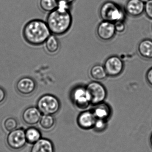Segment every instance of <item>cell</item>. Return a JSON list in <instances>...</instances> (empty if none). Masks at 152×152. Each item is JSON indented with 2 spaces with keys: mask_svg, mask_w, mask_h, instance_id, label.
<instances>
[{
  "mask_svg": "<svg viewBox=\"0 0 152 152\" xmlns=\"http://www.w3.org/2000/svg\"><path fill=\"white\" fill-rule=\"evenodd\" d=\"M96 119L92 110H84L78 116L77 123L80 128L88 130L93 129Z\"/></svg>",
  "mask_w": 152,
  "mask_h": 152,
  "instance_id": "obj_12",
  "label": "cell"
},
{
  "mask_svg": "<svg viewBox=\"0 0 152 152\" xmlns=\"http://www.w3.org/2000/svg\"><path fill=\"white\" fill-rule=\"evenodd\" d=\"M46 22L51 34L55 36L65 34L70 29L72 24L70 11L57 8L48 13Z\"/></svg>",
  "mask_w": 152,
  "mask_h": 152,
  "instance_id": "obj_2",
  "label": "cell"
},
{
  "mask_svg": "<svg viewBox=\"0 0 152 152\" xmlns=\"http://www.w3.org/2000/svg\"><path fill=\"white\" fill-rule=\"evenodd\" d=\"M6 142L8 147L12 150L19 151L23 149L27 143L25 129L20 128L9 132Z\"/></svg>",
  "mask_w": 152,
  "mask_h": 152,
  "instance_id": "obj_6",
  "label": "cell"
},
{
  "mask_svg": "<svg viewBox=\"0 0 152 152\" xmlns=\"http://www.w3.org/2000/svg\"><path fill=\"white\" fill-rule=\"evenodd\" d=\"M114 23L102 20L99 23L96 28V34L101 40L104 41H110L116 34Z\"/></svg>",
  "mask_w": 152,
  "mask_h": 152,
  "instance_id": "obj_10",
  "label": "cell"
},
{
  "mask_svg": "<svg viewBox=\"0 0 152 152\" xmlns=\"http://www.w3.org/2000/svg\"><path fill=\"white\" fill-rule=\"evenodd\" d=\"M124 9L129 16L139 17L144 12L145 3L140 0H128Z\"/></svg>",
  "mask_w": 152,
  "mask_h": 152,
  "instance_id": "obj_13",
  "label": "cell"
},
{
  "mask_svg": "<svg viewBox=\"0 0 152 152\" xmlns=\"http://www.w3.org/2000/svg\"><path fill=\"white\" fill-rule=\"evenodd\" d=\"M94 106L92 111L96 119L108 120L111 116V108L108 104L103 102Z\"/></svg>",
  "mask_w": 152,
  "mask_h": 152,
  "instance_id": "obj_15",
  "label": "cell"
},
{
  "mask_svg": "<svg viewBox=\"0 0 152 152\" xmlns=\"http://www.w3.org/2000/svg\"><path fill=\"white\" fill-rule=\"evenodd\" d=\"M104 67L108 76L116 77L123 72L124 65L122 60L117 56L109 57L105 60Z\"/></svg>",
  "mask_w": 152,
  "mask_h": 152,
  "instance_id": "obj_8",
  "label": "cell"
},
{
  "mask_svg": "<svg viewBox=\"0 0 152 152\" xmlns=\"http://www.w3.org/2000/svg\"><path fill=\"white\" fill-rule=\"evenodd\" d=\"M144 12L147 18L152 20V0L145 3Z\"/></svg>",
  "mask_w": 152,
  "mask_h": 152,
  "instance_id": "obj_24",
  "label": "cell"
},
{
  "mask_svg": "<svg viewBox=\"0 0 152 152\" xmlns=\"http://www.w3.org/2000/svg\"><path fill=\"white\" fill-rule=\"evenodd\" d=\"M150 142L151 146L152 148V134H151V136H150Z\"/></svg>",
  "mask_w": 152,
  "mask_h": 152,
  "instance_id": "obj_29",
  "label": "cell"
},
{
  "mask_svg": "<svg viewBox=\"0 0 152 152\" xmlns=\"http://www.w3.org/2000/svg\"><path fill=\"white\" fill-rule=\"evenodd\" d=\"M22 34L24 39L29 44L39 46L45 43L51 34L46 21L35 19L29 20L25 25Z\"/></svg>",
  "mask_w": 152,
  "mask_h": 152,
  "instance_id": "obj_1",
  "label": "cell"
},
{
  "mask_svg": "<svg viewBox=\"0 0 152 152\" xmlns=\"http://www.w3.org/2000/svg\"><path fill=\"white\" fill-rule=\"evenodd\" d=\"M37 107L43 115H54L59 112L61 108L59 99L51 94H46L39 97Z\"/></svg>",
  "mask_w": 152,
  "mask_h": 152,
  "instance_id": "obj_4",
  "label": "cell"
},
{
  "mask_svg": "<svg viewBox=\"0 0 152 152\" xmlns=\"http://www.w3.org/2000/svg\"><path fill=\"white\" fill-rule=\"evenodd\" d=\"M76 0H58V1H62L66 2L67 3L70 4H72Z\"/></svg>",
  "mask_w": 152,
  "mask_h": 152,
  "instance_id": "obj_28",
  "label": "cell"
},
{
  "mask_svg": "<svg viewBox=\"0 0 152 152\" xmlns=\"http://www.w3.org/2000/svg\"><path fill=\"white\" fill-rule=\"evenodd\" d=\"M114 25L116 33L121 34L126 31V26L125 24V21H117L114 23Z\"/></svg>",
  "mask_w": 152,
  "mask_h": 152,
  "instance_id": "obj_25",
  "label": "cell"
},
{
  "mask_svg": "<svg viewBox=\"0 0 152 152\" xmlns=\"http://www.w3.org/2000/svg\"><path fill=\"white\" fill-rule=\"evenodd\" d=\"M70 97L74 105L79 110H85L91 104L85 87L79 86L74 88Z\"/></svg>",
  "mask_w": 152,
  "mask_h": 152,
  "instance_id": "obj_7",
  "label": "cell"
},
{
  "mask_svg": "<svg viewBox=\"0 0 152 152\" xmlns=\"http://www.w3.org/2000/svg\"><path fill=\"white\" fill-rule=\"evenodd\" d=\"M42 114L37 107L30 106L26 108L23 111L21 118L25 124L33 126L39 123Z\"/></svg>",
  "mask_w": 152,
  "mask_h": 152,
  "instance_id": "obj_11",
  "label": "cell"
},
{
  "mask_svg": "<svg viewBox=\"0 0 152 152\" xmlns=\"http://www.w3.org/2000/svg\"><path fill=\"white\" fill-rule=\"evenodd\" d=\"M55 118L53 115H43L39 121V124L40 127L45 131L52 130L55 126Z\"/></svg>",
  "mask_w": 152,
  "mask_h": 152,
  "instance_id": "obj_20",
  "label": "cell"
},
{
  "mask_svg": "<svg viewBox=\"0 0 152 152\" xmlns=\"http://www.w3.org/2000/svg\"><path fill=\"white\" fill-rule=\"evenodd\" d=\"M145 77L148 84L152 87V67L149 69L147 71Z\"/></svg>",
  "mask_w": 152,
  "mask_h": 152,
  "instance_id": "obj_26",
  "label": "cell"
},
{
  "mask_svg": "<svg viewBox=\"0 0 152 152\" xmlns=\"http://www.w3.org/2000/svg\"><path fill=\"white\" fill-rule=\"evenodd\" d=\"M25 136L27 143L33 145L42 138V133L38 129L31 126L25 130Z\"/></svg>",
  "mask_w": 152,
  "mask_h": 152,
  "instance_id": "obj_17",
  "label": "cell"
},
{
  "mask_svg": "<svg viewBox=\"0 0 152 152\" xmlns=\"http://www.w3.org/2000/svg\"><path fill=\"white\" fill-rule=\"evenodd\" d=\"M91 104L95 105L104 102L107 96L106 88L98 81H92L85 86Z\"/></svg>",
  "mask_w": 152,
  "mask_h": 152,
  "instance_id": "obj_5",
  "label": "cell"
},
{
  "mask_svg": "<svg viewBox=\"0 0 152 152\" xmlns=\"http://www.w3.org/2000/svg\"><path fill=\"white\" fill-rule=\"evenodd\" d=\"M37 87V83L35 80L29 77L21 78L16 84L17 92L24 96H28L33 94L35 92Z\"/></svg>",
  "mask_w": 152,
  "mask_h": 152,
  "instance_id": "obj_9",
  "label": "cell"
},
{
  "mask_svg": "<svg viewBox=\"0 0 152 152\" xmlns=\"http://www.w3.org/2000/svg\"><path fill=\"white\" fill-rule=\"evenodd\" d=\"M6 98V94L5 90L0 87V105L4 102Z\"/></svg>",
  "mask_w": 152,
  "mask_h": 152,
  "instance_id": "obj_27",
  "label": "cell"
},
{
  "mask_svg": "<svg viewBox=\"0 0 152 152\" xmlns=\"http://www.w3.org/2000/svg\"><path fill=\"white\" fill-rule=\"evenodd\" d=\"M90 75L92 78L98 81L104 80L108 76L104 66L99 64L92 67L90 69Z\"/></svg>",
  "mask_w": 152,
  "mask_h": 152,
  "instance_id": "obj_19",
  "label": "cell"
},
{
  "mask_svg": "<svg viewBox=\"0 0 152 152\" xmlns=\"http://www.w3.org/2000/svg\"><path fill=\"white\" fill-rule=\"evenodd\" d=\"M140 1H141L143 2L144 3H146V2L148 1H149V0H140Z\"/></svg>",
  "mask_w": 152,
  "mask_h": 152,
  "instance_id": "obj_30",
  "label": "cell"
},
{
  "mask_svg": "<svg viewBox=\"0 0 152 152\" xmlns=\"http://www.w3.org/2000/svg\"><path fill=\"white\" fill-rule=\"evenodd\" d=\"M58 0H39V9L45 13H49L56 10L58 7Z\"/></svg>",
  "mask_w": 152,
  "mask_h": 152,
  "instance_id": "obj_21",
  "label": "cell"
},
{
  "mask_svg": "<svg viewBox=\"0 0 152 152\" xmlns=\"http://www.w3.org/2000/svg\"><path fill=\"white\" fill-rule=\"evenodd\" d=\"M107 126H108L107 120L101 119H96L93 129L96 132H103L106 129Z\"/></svg>",
  "mask_w": 152,
  "mask_h": 152,
  "instance_id": "obj_23",
  "label": "cell"
},
{
  "mask_svg": "<svg viewBox=\"0 0 152 152\" xmlns=\"http://www.w3.org/2000/svg\"><path fill=\"white\" fill-rule=\"evenodd\" d=\"M126 13L125 9L112 1L104 3L99 10V15L103 20L115 22L125 21Z\"/></svg>",
  "mask_w": 152,
  "mask_h": 152,
  "instance_id": "obj_3",
  "label": "cell"
},
{
  "mask_svg": "<svg viewBox=\"0 0 152 152\" xmlns=\"http://www.w3.org/2000/svg\"><path fill=\"white\" fill-rule=\"evenodd\" d=\"M18 122L17 120L13 118L10 117L4 120L3 126L5 131L10 132L16 129L18 127Z\"/></svg>",
  "mask_w": 152,
  "mask_h": 152,
  "instance_id": "obj_22",
  "label": "cell"
},
{
  "mask_svg": "<svg viewBox=\"0 0 152 152\" xmlns=\"http://www.w3.org/2000/svg\"><path fill=\"white\" fill-rule=\"evenodd\" d=\"M137 51L143 58L148 60H152V40L150 39L142 40L138 44Z\"/></svg>",
  "mask_w": 152,
  "mask_h": 152,
  "instance_id": "obj_16",
  "label": "cell"
},
{
  "mask_svg": "<svg viewBox=\"0 0 152 152\" xmlns=\"http://www.w3.org/2000/svg\"><path fill=\"white\" fill-rule=\"evenodd\" d=\"M30 152H55L54 145L47 138H41L32 145Z\"/></svg>",
  "mask_w": 152,
  "mask_h": 152,
  "instance_id": "obj_14",
  "label": "cell"
},
{
  "mask_svg": "<svg viewBox=\"0 0 152 152\" xmlns=\"http://www.w3.org/2000/svg\"><path fill=\"white\" fill-rule=\"evenodd\" d=\"M45 48L46 51L50 54H55L60 49V43L54 35L51 34L46 41Z\"/></svg>",
  "mask_w": 152,
  "mask_h": 152,
  "instance_id": "obj_18",
  "label": "cell"
}]
</instances>
